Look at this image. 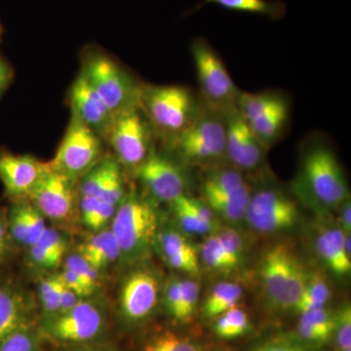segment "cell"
Here are the masks:
<instances>
[{
  "mask_svg": "<svg viewBox=\"0 0 351 351\" xmlns=\"http://www.w3.org/2000/svg\"><path fill=\"white\" fill-rule=\"evenodd\" d=\"M258 274L270 308L295 311L304 292L308 271L293 249L285 243L270 247L263 254Z\"/></svg>",
  "mask_w": 351,
  "mask_h": 351,
  "instance_id": "cell-1",
  "label": "cell"
},
{
  "mask_svg": "<svg viewBox=\"0 0 351 351\" xmlns=\"http://www.w3.org/2000/svg\"><path fill=\"white\" fill-rule=\"evenodd\" d=\"M124 262H141L149 256L158 232V217L147 201L132 193L117 207L110 228Z\"/></svg>",
  "mask_w": 351,
  "mask_h": 351,
  "instance_id": "cell-2",
  "label": "cell"
},
{
  "mask_svg": "<svg viewBox=\"0 0 351 351\" xmlns=\"http://www.w3.org/2000/svg\"><path fill=\"white\" fill-rule=\"evenodd\" d=\"M38 325L44 341L64 348L104 343L108 319L100 304L83 299L66 313L39 318Z\"/></svg>",
  "mask_w": 351,
  "mask_h": 351,
  "instance_id": "cell-3",
  "label": "cell"
},
{
  "mask_svg": "<svg viewBox=\"0 0 351 351\" xmlns=\"http://www.w3.org/2000/svg\"><path fill=\"white\" fill-rule=\"evenodd\" d=\"M298 189L304 197L321 207H338L348 199L345 174L331 149L316 145L306 152Z\"/></svg>",
  "mask_w": 351,
  "mask_h": 351,
  "instance_id": "cell-4",
  "label": "cell"
},
{
  "mask_svg": "<svg viewBox=\"0 0 351 351\" xmlns=\"http://www.w3.org/2000/svg\"><path fill=\"white\" fill-rule=\"evenodd\" d=\"M80 73L100 95L114 117L141 108L143 87L107 55H88Z\"/></svg>",
  "mask_w": 351,
  "mask_h": 351,
  "instance_id": "cell-5",
  "label": "cell"
},
{
  "mask_svg": "<svg viewBox=\"0 0 351 351\" xmlns=\"http://www.w3.org/2000/svg\"><path fill=\"white\" fill-rule=\"evenodd\" d=\"M141 108L156 129L176 137L198 115L191 92L188 88L176 85L143 87Z\"/></svg>",
  "mask_w": 351,
  "mask_h": 351,
  "instance_id": "cell-6",
  "label": "cell"
},
{
  "mask_svg": "<svg viewBox=\"0 0 351 351\" xmlns=\"http://www.w3.org/2000/svg\"><path fill=\"white\" fill-rule=\"evenodd\" d=\"M163 285L156 269L137 267L129 272L119 288L117 317L125 329L142 326L151 319L162 297Z\"/></svg>",
  "mask_w": 351,
  "mask_h": 351,
  "instance_id": "cell-7",
  "label": "cell"
},
{
  "mask_svg": "<svg viewBox=\"0 0 351 351\" xmlns=\"http://www.w3.org/2000/svg\"><path fill=\"white\" fill-rule=\"evenodd\" d=\"M191 51L201 91L210 105L226 113L235 110L240 94L216 51L204 38L195 39Z\"/></svg>",
  "mask_w": 351,
  "mask_h": 351,
  "instance_id": "cell-8",
  "label": "cell"
},
{
  "mask_svg": "<svg viewBox=\"0 0 351 351\" xmlns=\"http://www.w3.org/2000/svg\"><path fill=\"white\" fill-rule=\"evenodd\" d=\"M101 156V136L73 117L56 156L49 164L53 170L75 180L100 162Z\"/></svg>",
  "mask_w": 351,
  "mask_h": 351,
  "instance_id": "cell-9",
  "label": "cell"
},
{
  "mask_svg": "<svg viewBox=\"0 0 351 351\" xmlns=\"http://www.w3.org/2000/svg\"><path fill=\"white\" fill-rule=\"evenodd\" d=\"M176 138L182 158L193 163L211 162L226 154V122L215 114L197 115Z\"/></svg>",
  "mask_w": 351,
  "mask_h": 351,
  "instance_id": "cell-10",
  "label": "cell"
},
{
  "mask_svg": "<svg viewBox=\"0 0 351 351\" xmlns=\"http://www.w3.org/2000/svg\"><path fill=\"white\" fill-rule=\"evenodd\" d=\"M142 108L115 117L107 138L117 158L127 167H138L149 156L151 128Z\"/></svg>",
  "mask_w": 351,
  "mask_h": 351,
  "instance_id": "cell-11",
  "label": "cell"
},
{
  "mask_svg": "<svg viewBox=\"0 0 351 351\" xmlns=\"http://www.w3.org/2000/svg\"><path fill=\"white\" fill-rule=\"evenodd\" d=\"M299 219V209L294 201L274 189H262L252 195L246 215L251 228L265 234L291 230Z\"/></svg>",
  "mask_w": 351,
  "mask_h": 351,
  "instance_id": "cell-12",
  "label": "cell"
},
{
  "mask_svg": "<svg viewBox=\"0 0 351 351\" xmlns=\"http://www.w3.org/2000/svg\"><path fill=\"white\" fill-rule=\"evenodd\" d=\"M29 197L44 218L66 223L76 211L75 180L50 167Z\"/></svg>",
  "mask_w": 351,
  "mask_h": 351,
  "instance_id": "cell-13",
  "label": "cell"
},
{
  "mask_svg": "<svg viewBox=\"0 0 351 351\" xmlns=\"http://www.w3.org/2000/svg\"><path fill=\"white\" fill-rule=\"evenodd\" d=\"M138 168L141 181L157 200L172 203L184 195L186 178L181 168L167 157L149 152Z\"/></svg>",
  "mask_w": 351,
  "mask_h": 351,
  "instance_id": "cell-14",
  "label": "cell"
},
{
  "mask_svg": "<svg viewBox=\"0 0 351 351\" xmlns=\"http://www.w3.org/2000/svg\"><path fill=\"white\" fill-rule=\"evenodd\" d=\"M50 165L31 156L0 154V182L7 195L21 200L29 197Z\"/></svg>",
  "mask_w": 351,
  "mask_h": 351,
  "instance_id": "cell-15",
  "label": "cell"
},
{
  "mask_svg": "<svg viewBox=\"0 0 351 351\" xmlns=\"http://www.w3.org/2000/svg\"><path fill=\"white\" fill-rule=\"evenodd\" d=\"M69 101L73 117L101 137H107L115 117L82 73L71 86Z\"/></svg>",
  "mask_w": 351,
  "mask_h": 351,
  "instance_id": "cell-16",
  "label": "cell"
},
{
  "mask_svg": "<svg viewBox=\"0 0 351 351\" xmlns=\"http://www.w3.org/2000/svg\"><path fill=\"white\" fill-rule=\"evenodd\" d=\"M226 154L241 169H255L262 162L263 145L237 108L226 113Z\"/></svg>",
  "mask_w": 351,
  "mask_h": 351,
  "instance_id": "cell-17",
  "label": "cell"
},
{
  "mask_svg": "<svg viewBox=\"0 0 351 351\" xmlns=\"http://www.w3.org/2000/svg\"><path fill=\"white\" fill-rule=\"evenodd\" d=\"M154 246L171 269L197 276L200 274L199 256L188 237L174 228L157 232Z\"/></svg>",
  "mask_w": 351,
  "mask_h": 351,
  "instance_id": "cell-18",
  "label": "cell"
},
{
  "mask_svg": "<svg viewBox=\"0 0 351 351\" xmlns=\"http://www.w3.org/2000/svg\"><path fill=\"white\" fill-rule=\"evenodd\" d=\"M31 322L32 304L24 290L11 281L0 282V341Z\"/></svg>",
  "mask_w": 351,
  "mask_h": 351,
  "instance_id": "cell-19",
  "label": "cell"
},
{
  "mask_svg": "<svg viewBox=\"0 0 351 351\" xmlns=\"http://www.w3.org/2000/svg\"><path fill=\"white\" fill-rule=\"evenodd\" d=\"M315 249L321 260L335 276H350V233H345L339 228L321 230L315 239Z\"/></svg>",
  "mask_w": 351,
  "mask_h": 351,
  "instance_id": "cell-20",
  "label": "cell"
},
{
  "mask_svg": "<svg viewBox=\"0 0 351 351\" xmlns=\"http://www.w3.org/2000/svg\"><path fill=\"white\" fill-rule=\"evenodd\" d=\"M335 313L326 307L301 313L297 325L295 339L309 348L324 345L332 339Z\"/></svg>",
  "mask_w": 351,
  "mask_h": 351,
  "instance_id": "cell-21",
  "label": "cell"
},
{
  "mask_svg": "<svg viewBox=\"0 0 351 351\" xmlns=\"http://www.w3.org/2000/svg\"><path fill=\"white\" fill-rule=\"evenodd\" d=\"M205 203L212 212L230 223H239L246 219L252 193L245 184L237 191L226 193L203 195Z\"/></svg>",
  "mask_w": 351,
  "mask_h": 351,
  "instance_id": "cell-22",
  "label": "cell"
},
{
  "mask_svg": "<svg viewBox=\"0 0 351 351\" xmlns=\"http://www.w3.org/2000/svg\"><path fill=\"white\" fill-rule=\"evenodd\" d=\"M77 253L100 271L121 257L119 242L110 228L96 232L78 247Z\"/></svg>",
  "mask_w": 351,
  "mask_h": 351,
  "instance_id": "cell-23",
  "label": "cell"
},
{
  "mask_svg": "<svg viewBox=\"0 0 351 351\" xmlns=\"http://www.w3.org/2000/svg\"><path fill=\"white\" fill-rule=\"evenodd\" d=\"M66 250L68 240L63 233L47 228L38 241L29 247V262L39 269H56L63 262Z\"/></svg>",
  "mask_w": 351,
  "mask_h": 351,
  "instance_id": "cell-24",
  "label": "cell"
},
{
  "mask_svg": "<svg viewBox=\"0 0 351 351\" xmlns=\"http://www.w3.org/2000/svg\"><path fill=\"white\" fill-rule=\"evenodd\" d=\"M289 117V108L285 99L262 117L248 124L254 135L263 147H269L280 137Z\"/></svg>",
  "mask_w": 351,
  "mask_h": 351,
  "instance_id": "cell-25",
  "label": "cell"
},
{
  "mask_svg": "<svg viewBox=\"0 0 351 351\" xmlns=\"http://www.w3.org/2000/svg\"><path fill=\"white\" fill-rule=\"evenodd\" d=\"M211 3L233 12L265 16L271 20H280L286 15V5L281 0H203L195 10Z\"/></svg>",
  "mask_w": 351,
  "mask_h": 351,
  "instance_id": "cell-26",
  "label": "cell"
},
{
  "mask_svg": "<svg viewBox=\"0 0 351 351\" xmlns=\"http://www.w3.org/2000/svg\"><path fill=\"white\" fill-rule=\"evenodd\" d=\"M243 295L239 284L221 282L215 285L203 302L202 311L205 317L215 319L228 309L237 306Z\"/></svg>",
  "mask_w": 351,
  "mask_h": 351,
  "instance_id": "cell-27",
  "label": "cell"
},
{
  "mask_svg": "<svg viewBox=\"0 0 351 351\" xmlns=\"http://www.w3.org/2000/svg\"><path fill=\"white\" fill-rule=\"evenodd\" d=\"M140 351H204L195 339L172 329H159L143 341Z\"/></svg>",
  "mask_w": 351,
  "mask_h": 351,
  "instance_id": "cell-28",
  "label": "cell"
},
{
  "mask_svg": "<svg viewBox=\"0 0 351 351\" xmlns=\"http://www.w3.org/2000/svg\"><path fill=\"white\" fill-rule=\"evenodd\" d=\"M331 297V288L324 276L317 272H308L304 292L295 311L301 314L313 309L326 307Z\"/></svg>",
  "mask_w": 351,
  "mask_h": 351,
  "instance_id": "cell-29",
  "label": "cell"
},
{
  "mask_svg": "<svg viewBox=\"0 0 351 351\" xmlns=\"http://www.w3.org/2000/svg\"><path fill=\"white\" fill-rule=\"evenodd\" d=\"M214 332L221 339H233L243 337L251 331L248 314L239 306L232 307L215 318Z\"/></svg>",
  "mask_w": 351,
  "mask_h": 351,
  "instance_id": "cell-30",
  "label": "cell"
},
{
  "mask_svg": "<svg viewBox=\"0 0 351 351\" xmlns=\"http://www.w3.org/2000/svg\"><path fill=\"white\" fill-rule=\"evenodd\" d=\"M44 339L38 321L25 324L0 341V351H43Z\"/></svg>",
  "mask_w": 351,
  "mask_h": 351,
  "instance_id": "cell-31",
  "label": "cell"
},
{
  "mask_svg": "<svg viewBox=\"0 0 351 351\" xmlns=\"http://www.w3.org/2000/svg\"><path fill=\"white\" fill-rule=\"evenodd\" d=\"M176 219L184 232L189 234H210L216 232L213 228L205 223L196 213L193 204V197L184 195L172 203Z\"/></svg>",
  "mask_w": 351,
  "mask_h": 351,
  "instance_id": "cell-32",
  "label": "cell"
},
{
  "mask_svg": "<svg viewBox=\"0 0 351 351\" xmlns=\"http://www.w3.org/2000/svg\"><path fill=\"white\" fill-rule=\"evenodd\" d=\"M282 100V97L272 93L240 94L237 110L242 119L247 123H250L276 107Z\"/></svg>",
  "mask_w": 351,
  "mask_h": 351,
  "instance_id": "cell-33",
  "label": "cell"
},
{
  "mask_svg": "<svg viewBox=\"0 0 351 351\" xmlns=\"http://www.w3.org/2000/svg\"><path fill=\"white\" fill-rule=\"evenodd\" d=\"M201 257L205 265L214 271L230 274L233 270L239 269L226 251L216 233H212L203 241L201 246Z\"/></svg>",
  "mask_w": 351,
  "mask_h": 351,
  "instance_id": "cell-34",
  "label": "cell"
},
{
  "mask_svg": "<svg viewBox=\"0 0 351 351\" xmlns=\"http://www.w3.org/2000/svg\"><path fill=\"white\" fill-rule=\"evenodd\" d=\"M106 171L99 198L117 206L125 196L123 178L119 163L112 159L105 160Z\"/></svg>",
  "mask_w": 351,
  "mask_h": 351,
  "instance_id": "cell-35",
  "label": "cell"
},
{
  "mask_svg": "<svg viewBox=\"0 0 351 351\" xmlns=\"http://www.w3.org/2000/svg\"><path fill=\"white\" fill-rule=\"evenodd\" d=\"M246 182L237 171L232 169L216 170L205 178L202 184L203 195L226 193L237 191Z\"/></svg>",
  "mask_w": 351,
  "mask_h": 351,
  "instance_id": "cell-36",
  "label": "cell"
},
{
  "mask_svg": "<svg viewBox=\"0 0 351 351\" xmlns=\"http://www.w3.org/2000/svg\"><path fill=\"white\" fill-rule=\"evenodd\" d=\"M62 283L59 276H49L43 279L38 286L39 302H40L43 314L40 318L49 317L59 311L60 295Z\"/></svg>",
  "mask_w": 351,
  "mask_h": 351,
  "instance_id": "cell-37",
  "label": "cell"
},
{
  "mask_svg": "<svg viewBox=\"0 0 351 351\" xmlns=\"http://www.w3.org/2000/svg\"><path fill=\"white\" fill-rule=\"evenodd\" d=\"M64 267L75 272L92 295L98 290L101 284V271L87 262L82 256L76 253L69 256Z\"/></svg>",
  "mask_w": 351,
  "mask_h": 351,
  "instance_id": "cell-38",
  "label": "cell"
},
{
  "mask_svg": "<svg viewBox=\"0 0 351 351\" xmlns=\"http://www.w3.org/2000/svg\"><path fill=\"white\" fill-rule=\"evenodd\" d=\"M182 302L180 311V324L191 322L196 313L199 299L200 287L191 278H181Z\"/></svg>",
  "mask_w": 351,
  "mask_h": 351,
  "instance_id": "cell-39",
  "label": "cell"
},
{
  "mask_svg": "<svg viewBox=\"0 0 351 351\" xmlns=\"http://www.w3.org/2000/svg\"><path fill=\"white\" fill-rule=\"evenodd\" d=\"M334 339L336 350L351 348V306L345 302L335 313Z\"/></svg>",
  "mask_w": 351,
  "mask_h": 351,
  "instance_id": "cell-40",
  "label": "cell"
},
{
  "mask_svg": "<svg viewBox=\"0 0 351 351\" xmlns=\"http://www.w3.org/2000/svg\"><path fill=\"white\" fill-rule=\"evenodd\" d=\"M215 233L237 267H241L245 261V245L240 233L232 228H219Z\"/></svg>",
  "mask_w": 351,
  "mask_h": 351,
  "instance_id": "cell-41",
  "label": "cell"
},
{
  "mask_svg": "<svg viewBox=\"0 0 351 351\" xmlns=\"http://www.w3.org/2000/svg\"><path fill=\"white\" fill-rule=\"evenodd\" d=\"M162 298L166 311L175 322H179L182 302L181 278L180 277L173 276L167 279L163 285Z\"/></svg>",
  "mask_w": 351,
  "mask_h": 351,
  "instance_id": "cell-42",
  "label": "cell"
},
{
  "mask_svg": "<svg viewBox=\"0 0 351 351\" xmlns=\"http://www.w3.org/2000/svg\"><path fill=\"white\" fill-rule=\"evenodd\" d=\"M25 219H27V232L24 247L29 248L36 244L47 230L45 218L32 203H25Z\"/></svg>",
  "mask_w": 351,
  "mask_h": 351,
  "instance_id": "cell-43",
  "label": "cell"
},
{
  "mask_svg": "<svg viewBox=\"0 0 351 351\" xmlns=\"http://www.w3.org/2000/svg\"><path fill=\"white\" fill-rule=\"evenodd\" d=\"M250 351H315L294 338H278L263 341Z\"/></svg>",
  "mask_w": 351,
  "mask_h": 351,
  "instance_id": "cell-44",
  "label": "cell"
},
{
  "mask_svg": "<svg viewBox=\"0 0 351 351\" xmlns=\"http://www.w3.org/2000/svg\"><path fill=\"white\" fill-rule=\"evenodd\" d=\"M117 207L110 203L101 200L98 207L95 210L93 216L88 221L85 226L88 230H93V232H99L104 230L110 221H112L113 216H114Z\"/></svg>",
  "mask_w": 351,
  "mask_h": 351,
  "instance_id": "cell-45",
  "label": "cell"
},
{
  "mask_svg": "<svg viewBox=\"0 0 351 351\" xmlns=\"http://www.w3.org/2000/svg\"><path fill=\"white\" fill-rule=\"evenodd\" d=\"M14 246L15 244L9 232L7 214L0 210V267L8 262L12 255Z\"/></svg>",
  "mask_w": 351,
  "mask_h": 351,
  "instance_id": "cell-46",
  "label": "cell"
},
{
  "mask_svg": "<svg viewBox=\"0 0 351 351\" xmlns=\"http://www.w3.org/2000/svg\"><path fill=\"white\" fill-rule=\"evenodd\" d=\"M58 276H59V278L61 279L62 282H63L66 287L71 289V291H73L82 299H86V298L92 295L89 290L85 287L82 281L80 280V277L76 276L75 272L71 271V269L64 267L63 270L58 274Z\"/></svg>",
  "mask_w": 351,
  "mask_h": 351,
  "instance_id": "cell-47",
  "label": "cell"
},
{
  "mask_svg": "<svg viewBox=\"0 0 351 351\" xmlns=\"http://www.w3.org/2000/svg\"><path fill=\"white\" fill-rule=\"evenodd\" d=\"M82 300H83L82 298L78 297L73 291L66 287L63 284V286H62L61 295H60V306L58 313H66V311L75 306Z\"/></svg>",
  "mask_w": 351,
  "mask_h": 351,
  "instance_id": "cell-48",
  "label": "cell"
},
{
  "mask_svg": "<svg viewBox=\"0 0 351 351\" xmlns=\"http://www.w3.org/2000/svg\"><path fill=\"white\" fill-rule=\"evenodd\" d=\"M339 228L345 233L351 232V204L350 200L346 199L341 204L339 211Z\"/></svg>",
  "mask_w": 351,
  "mask_h": 351,
  "instance_id": "cell-49",
  "label": "cell"
},
{
  "mask_svg": "<svg viewBox=\"0 0 351 351\" xmlns=\"http://www.w3.org/2000/svg\"><path fill=\"white\" fill-rule=\"evenodd\" d=\"M57 351H119L112 346H108L104 343H91V345L64 346L58 348Z\"/></svg>",
  "mask_w": 351,
  "mask_h": 351,
  "instance_id": "cell-50",
  "label": "cell"
},
{
  "mask_svg": "<svg viewBox=\"0 0 351 351\" xmlns=\"http://www.w3.org/2000/svg\"><path fill=\"white\" fill-rule=\"evenodd\" d=\"M12 78V71L8 64L0 58V94L6 89Z\"/></svg>",
  "mask_w": 351,
  "mask_h": 351,
  "instance_id": "cell-51",
  "label": "cell"
},
{
  "mask_svg": "<svg viewBox=\"0 0 351 351\" xmlns=\"http://www.w3.org/2000/svg\"><path fill=\"white\" fill-rule=\"evenodd\" d=\"M336 351H351V348H341V350H336Z\"/></svg>",
  "mask_w": 351,
  "mask_h": 351,
  "instance_id": "cell-52",
  "label": "cell"
},
{
  "mask_svg": "<svg viewBox=\"0 0 351 351\" xmlns=\"http://www.w3.org/2000/svg\"><path fill=\"white\" fill-rule=\"evenodd\" d=\"M0 36H1V27H0Z\"/></svg>",
  "mask_w": 351,
  "mask_h": 351,
  "instance_id": "cell-53",
  "label": "cell"
}]
</instances>
